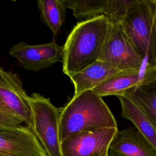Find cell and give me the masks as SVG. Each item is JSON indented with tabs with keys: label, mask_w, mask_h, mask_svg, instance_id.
I'll use <instances>...</instances> for the list:
<instances>
[{
	"label": "cell",
	"mask_w": 156,
	"mask_h": 156,
	"mask_svg": "<svg viewBox=\"0 0 156 156\" xmlns=\"http://www.w3.org/2000/svg\"><path fill=\"white\" fill-rule=\"evenodd\" d=\"M112 26L108 18L101 16L79 22L63 46V71L69 77L99 60Z\"/></svg>",
	"instance_id": "cell-1"
},
{
	"label": "cell",
	"mask_w": 156,
	"mask_h": 156,
	"mask_svg": "<svg viewBox=\"0 0 156 156\" xmlns=\"http://www.w3.org/2000/svg\"><path fill=\"white\" fill-rule=\"evenodd\" d=\"M59 108L60 143L79 133L103 128H118L116 119L102 97L87 90Z\"/></svg>",
	"instance_id": "cell-2"
},
{
	"label": "cell",
	"mask_w": 156,
	"mask_h": 156,
	"mask_svg": "<svg viewBox=\"0 0 156 156\" xmlns=\"http://www.w3.org/2000/svg\"><path fill=\"white\" fill-rule=\"evenodd\" d=\"M120 23L144 62L155 68L156 0H135Z\"/></svg>",
	"instance_id": "cell-3"
},
{
	"label": "cell",
	"mask_w": 156,
	"mask_h": 156,
	"mask_svg": "<svg viewBox=\"0 0 156 156\" xmlns=\"http://www.w3.org/2000/svg\"><path fill=\"white\" fill-rule=\"evenodd\" d=\"M28 97L20 77L0 68V129L25 123L32 130V115Z\"/></svg>",
	"instance_id": "cell-4"
},
{
	"label": "cell",
	"mask_w": 156,
	"mask_h": 156,
	"mask_svg": "<svg viewBox=\"0 0 156 156\" xmlns=\"http://www.w3.org/2000/svg\"><path fill=\"white\" fill-rule=\"evenodd\" d=\"M28 102L32 115V131L48 156H62L58 135L59 108L49 98L36 93L28 97Z\"/></svg>",
	"instance_id": "cell-5"
},
{
	"label": "cell",
	"mask_w": 156,
	"mask_h": 156,
	"mask_svg": "<svg viewBox=\"0 0 156 156\" xmlns=\"http://www.w3.org/2000/svg\"><path fill=\"white\" fill-rule=\"evenodd\" d=\"M99 60L126 71L140 70L144 63L120 22L112 23Z\"/></svg>",
	"instance_id": "cell-6"
},
{
	"label": "cell",
	"mask_w": 156,
	"mask_h": 156,
	"mask_svg": "<svg viewBox=\"0 0 156 156\" xmlns=\"http://www.w3.org/2000/svg\"><path fill=\"white\" fill-rule=\"evenodd\" d=\"M118 128H103L74 135L60 143L62 156H108Z\"/></svg>",
	"instance_id": "cell-7"
},
{
	"label": "cell",
	"mask_w": 156,
	"mask_h": 156,
	"mask_svg": "<svg viewBox=\"0 0 156 156\" xmlns=\"http://www.w3.org/2000/svg\"><path fill=\"white\" fill-rule=\"evenodd\" d=\"M9 54L16 58L24 69L38 71L62 61L63 46L55 40L39 44L20 41L10 49Z\"/></svg>",
	"instance_id": "cell-8"
},
{
	"label": "cell",
	"mask_w": 156,
	"mask_h": 156,
	"mask_svg": "<svg viewBox=\"0 0 156 156\" xmlns=\"http://www.w3.org/2000/svg\"><path fill=\"white\" fill-rule=\"evenodd\" d=\"M0 156H48L27 126L0 129Z\"/></svg>",
	"instance_id": "cell-9"
},
{
	"label": "cell",
	"mask_w": 156,
	"mask_h": 156,
	"mask_svg": "<svg viewBox=\"0 0 156 156\" xmlns=\"http://www.w3.org/2000/svg\"><path fill=\"white\" fill-rule=\"evenodd\" d=\"M135 0H63L77 19L104 16L112 23L121 22Z\"/></svg>",
	"instance_id": "cell-10"
},
{
	"label": "cell",
	"mask_w": 156,
	"mask_h": 156,
	"mask_svg": "<svg viewBox=\"0 0 156 156\" xmlns=\"http://www.w3.org/2000/svg\"><path fill=\"white\" fill-rule=\"evenodd\" d=\"M108 156H156V149L134 127L118 130Z\"/></svg>",
	"instance_id": "cell-11"
},
{
	"label": "cell",
	"mask_w": 156,
	"mask_h": 156,
	"mask_svg": "<svg viewBox=\"0 0 156 156\" xmlns=\"http://www.w3.org/2000/svg\"><path fill=\"white\" fill-rule=\"evenodd\" d=\"M156 79V68L148 66L144 62L138 71L125 72L107 79L93 91L99 96H120L127 89L145 83Z\"/></svg>",
	"instance_id": "cell-12"
},
{
	"label": "cell",
	"mask_w": 156,
	"mask_h": 156,
	"mask_svg": "<svg viewBox=\"0 0 156 156\" xmlns=\"http://www.w3.org/2000/svg\"><path fill=\"white\" fill-rule=\"evenodd\" d=\"M125 72L127 71L120 70L108 62L98 60L83 70L69 76L74 86V95L87 90H93L110 77Z\"/></svg>",
	"instance_id": "cell-13"
},
{
	"label": "cell",
	"mask_w": 156,
	"mask_h": 156,
	"mask_svg": "<svg viewBox=\"0 0 156 156\" xmlns=\"http://www.w3.org/2000/svg\"><path fill=\"white\" fill-rule=\"evenodd\" d=\"M120 96L135 104L156 127V79L131 87Z\"/></svg>",
	"instance_id": "cell-14"
},
{
	"label": "cell",
	"mask_w": 156,
	"mask_h": 156,
	"mask_svg": "<svg viewBox=\"0 0 156 156\" xmlns=\"http://www.w3.org/2000/svg\"><path fill=\"white\" fill-rule=\"evenodd\" d=\"M121 106V116L130 121L133 126L156 149V127L131 101L118 96Z\"/></svg>",
	"instance_id": "cell-15"
},
{
	"label": "cell",
	"mask_w": 156,
	"mask_h": 156,
	"mask_svg": "<svg viewBox=\"0 0 156 156\" xmlns=\"http://www.w3.org/2000/svg\"><path fill=\"white\" fill-rule=\"evenodd\" d=\"M37 4L40 12V20L54 36L57 35L66 18V8L63 0H38Z\"/></svg>",
	"instance_id": "cell-16"
},
{
	"label": "cell",
	"mask_w": 156,
	"mask_h": 156,
	"mask_svg": "<svg viewBox=\"0 0 156 156\" xmlns=\"http://www.w3.org/2000/svg\"><path fill=\"white\" fill-rule=\"evenodd\" d=\"M155 68H156V62H155Z\"/></svg>",
	"instance_id": "cell-17"
}]
</instances>
